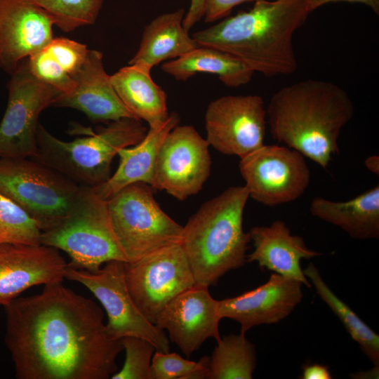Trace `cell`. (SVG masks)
Listing matches in <instances>:
<instances>
[{"label": "cell", "instance_id": "6da1fadb", "mask_svg": "<svg viewBox=\"0 0 379 379\" xmlns=\"http://www.w3.org/2000/svg\"><path fill=\"white\" fill-rule=\"evenodd\" d=\"M5 344L18 379H107L117 371L121 340L101 308L62 281L4 306Z\"/></svg>", "mask_w": 379, "mask_h": 379}, {"label": "cell", "instance_id": "7a4b0ae2", "mask_svg": "<svg viewBox=\"0 0 379 379\" xmlns=\"http://www.w3.org/2000/svg\"><path fill=\"white\" fill-rule=\"evenodd\" d=\"M247 11L192 34L199 46L222 51L267 77L298 67L293 39L308 15L304 0H257Z\"/></svg>", "mask_w": 379, "mask_h": 379}, {"label": "cell", "instance_id": "3957f363", "mask_svg": "<svg viewBox=\"0 0 379 379\" xmlns=\"http://www.w3.org/2000/svg\"><path fill=\"white\" fill-rule=\"evenodd\" d=\"M354 113L353 102L344 88L311 79L280 88L267 106L273 139L324 168L339 152L340 133Z\"/></svg>", "mask_w": 379, "mask_h": 379}, {"label": "cell", "instance_id": "277c9868", "mask_svg": "<svg viewBox=\"0 0 379 379\" xmlns=\"http://www.w3.org/2000/svg\"><path fill=\"white\" fill-rule=\"evenodd\" d=\"M248 198L244 185L230 187L204 203L183 227L180 244L197 285L215 286L246 262L251 239L243 215Z\"/></svg>", "mask_w": 379, "mask_h": 379}, {"label": "cell", "instance_id": "5b68a950", "mask_svg": "<svg viewBox=\"0 0 379 379\" xmlns=\"http://www.w3.org/2000/svg\"><path fill=\"white\" fill-rule=\"evenodd\" d=\"M147 131L140 120L124 118L110 121L96 133H88L86 137L67 142L39 124L36 152L30 159L79 185L95 187L111 176V164L119 151L138 144Z\"/></svg>", "mask_w": 379, "mask_h": 379}, {"label": "cell", "instance_id": "8992f818", "mask_svg": "<svg viewBox=\"0 0 379 379\" xmlns=\"http://www.w3.org/2000/svg\"><path fill=\"white\" fill-rule=\"evenodd\" d=\"M41 244L65 252L69 267L91 272L108 261L126 262L111 225L107 201L90 187L80 185L68 215L41 232Z\"/></svg>", "mask_w": 379, "mask_h": 379}, {"label": "cell", "instance_id": "52a82bcc", "mask_svg": "<svg viewBox=\"0 0 379 379\" xmlns=\"http://www.w3.org/2000/svg\"><path fill=\"white\" fill-rule=\"evenodd\" d=\"M154 190L135 182L107 200L111 225L126 262L181 242L183 226L161 209Z\"/></svg>", "mask_w": 379, "mask_h": 379}, {"label": "cell", "instance_id": "ba28073f", "mask_svg": "<svg viewBox=\"0 0 379 379\" xmlns=\"http://www.w3.org/2000/svg\"><path fill=\"white\" fill-rule=\"evenodd\" d=\"M80 185L27 158H0V193L18 205L41 232L69 214Z\"/></svg>", "mask_w": 379, "mask_h": 379}, {"label": "cell", "instance_id": "9c48e42d", "mask_svg": "<svg viewBox=\"0 0 379 379\" xmlns=\"http://www.w3.org/2000/svg\"><path fill=\"white\" fill-rule=\"evenodd\" d=\"M124 264L119 260L108 261L95 272L68 265L65 278L84 285L99 300L106 312L105 326L112 338L139 337L153 344L156 351L169 352V340L164 331L150 322L135 305L127 287Z\"/></svg>", "mask_w": 379, "mask_h": 379}, {"label": "cell", "instance_id": "30bf717a", "mask_svg": "<svg viewBox=\"0 0 379 379\" xmlns=\"http://www.w3.org/2000/svg\"><path fill=\"white\" fill-rule=\"evenodd\" d=\"M124 265L127 287L135 305L154 324L171 300L196 285L180 244L165 246Z\"/></svg>", "mask_w": 379, "mask_h": 379}, {"label": "cell", "instance_id": "8fae6325", "mask_svg": "<svg viewBox=\"0 0 379 379\" xmlns=\"http://www.w3.org/2000/svg\"><path fill=\"white\" fill-rule=\"evenodd\" d=\"M8 102L0 123V158H32L36 152L41 112L60 93L30 72L27 59L11 74Z\"/></svg>", "mask_w": 379, "mask_h": 379}, {"label": "cell", "instance_id": "7c38bea8", "mask_svg": "<svg viewBox=\"0 0 379 379\" xmlns=\"http://www.w3.org/2000/svg\"><path fill=\"white\" fill-rule=\"evenodd\" d=\"M239 168L249 197L267 206L295 201L310 182L305 157L285 145H263L241 158Z\"/></svg>", "mask_w": 379, "mask_h": 379}, {"label": "cell", "instance_id": "4fadbf2b", "mask_svg": "<svg viewBox=\"0 0 379 379\" xmlns=\"http://www.w3.org/2000/svg\"><path fill=\"white\" fill-rule=\"evenodd\" d=\"M206 140L219 152L244 157L264 144L267 107L258 95H224L206 110Z\"/></svg>", "mask_w": 379, "mask_h": 379}, {"label": "cell", "instance_id": "5bb4252c", "mask_svg": "<svg viewBox=\"0 0 379 379\" xmlns=\"http://www.w3.org/2000/svg\"><path fill=\"white\" fill-rule=\"evenodd\" d=\"M211 166L209 144L190 125H177L159 149L152 187L180 201L197 194L207 180Z\"/></svg>", "mask_w": 379, "mask_h": 379}, {"label": "cell", "instance_id": "9a60e30c", "mask_svg": "<svg viewBox=\"0 0 379 379\" xmlns=\"http://www.w3.org/2000/svg\"><path fill=\"white\" fill-rule=\"evenodd\" d=\"M218 300L208 287L195 285L171 300L159 314L155 325L167 331L170 340L187 357L208 338H220Z\"/></svg>", "mask_w": 379, "mask_h": 379}, {"label": "cell", "instance_id": "2e32d148", "mask_svg": "<svg viewBox=\"0 0 379 379\" xmlns=\"http://www.w3.org/2000/svg\"><path fill=\"white\" fill-rule=\"evenodd\" d=\"M54 22L33 0H0V69L11 74L53 39Z\"/></svg>", "mask_w": 379, "mask_h": 379}, {"label": "cell", "instance_id": "e0dca14e", "mask_svg": "<svg viewBox=\"0 0 379 379\" xmlns=\"http://www.w3.org/2000/svg\"><path fill=\"white\" fill-rule=\"evenodd\" d=\"M302 285L272 274L265 284L253 290L218 300V314L221 319L238 322L240 332L246 334L254 326L275 324L286 318L302 300Z\"/></svg>", "mask_w": 379, "mask_h": 379}, {"label": "cell", "instance_id": "ac0fdd59", "mask_svg": "<svg viewBox=\"0 0 379 379\" xmlns=\"http://www.w3.org/2000/svg\"><path fill=\"white\" fill-rule=\"evenodd\" d=\"M68 263L58 250L43 244H0V305L31 287L62 281Z\"/></svg>", "mask_w": 379, "mask_h": 379}, {"label": "cell", "instance_id": "d6986e66", "mask_svg": "<svg viewBox=\"0 0 379 379\" xmlns=\"http://www.w3.org/2000/svg\"><path fill=\"white\" fill-rule=\"evenodd\" d=\"M70 93L60 95L54 106L70 107L84 113L91 121L110 122L135 118L117 94L102 62V53L89 50L86 62L74 77Z\"/></svg>", "mask_w": 379, "mask_h": 379}, {"label": "cell", "instance_id": "ffe728a7", "mask_svg": "<svg viewBox=\"0 0 379 379\" xmlns=\"http://www.w3.org/2000/svg\"><path fill=\"white\" fill-rule=\"evenodd\" d=\"M248 234L253 251L247 255L246 262H255L261 270L272 271L312 287L300 262L321 253L308 248L302 237L292 234L285 222L279 220L268 226L253 227Z\"/></svg>", "mask_w": 379, "mask_h": 379}, {"label": "cell", "instance_id": "44dd1931", "mask_svg": "<svg viewBox=\"0 0 379 379\" xmlns=\"http://www.w3.org/2000/svg\"><path fill=\"white\" fill-rule=\"evenodd\" d=\"M179 114L171 112L159 126L149 128L138 144L120 149L119 166L104 183L93 187L102 199L107 200L124 187L135 182L152 186L154 171L159 149L167 134L179 124Z\"/></svg>", "mask_w": 379, "mask_h": 379}, {"label": "cell", "instance_id": "7402d4cb", "mask_svg": "<svg viewBox=\"0 0 379 379\" xmlns=\"http://www.w3.org/2000/svg\"><path fill=\"white\" fill-rule=\"evenodd\" d=\"M183 8L161 14L147 25L138 51L128 64L149 69L176 59L199 46L183 25Z\"/></svg>", "mask_w": 379, "mask_h": 379}, {"label": "cell", "instance_id": "603a6c76", "mask_svg": "<svg viewBox=\"0 0 379 379\" xmlns=\"http://www.w3.org/2000/svg\"><path fill=\"white\" fill-rule=\"evenodd\" d=\"M151 69L128 64L112 75L111 82L119 98L134 115L149 128L163 123L168 117L167 95L154 82Z\"/></svg>", "mask_w": 379, "mask_h": 379}, {"label": "cell", "instance_id": "cb8c5ba5", "mask_svg": "<svg viewBox=\"0 0 379 379\" xmlns=\"http://www.w3.org/2000/svg\"><path fill=\"white\" fill-rule=\"evenodd\" d=\"M310 211L313 216L339 227L352 238L379 237V185L345 201L316 197L310 204Z\"/></svg>", "mask_w": 379, "mask_h": 379}, {"label": "cell", "instance_id": "d4e9b609", "mask_svg": "<svg viewBox=\"0 0 379 379\" xmlns=\"http://www.w3.org/2000/svg\"><path fill=\"white\" fill-rule=\"evenodd\" d=\"M161 69L175 80L182 81L199 73L212 74L230 88H238L248 84L255 73L232 55L203 46L164 62Z\"/></svg>", "mask_w": 379, "mask_h": 379}, {"label": "cell", "instance_id": "484cf974", "mask_svg": "<svg viewBox=\"0 0 379 379\" xmlns=\"http://www.w3.org/2000/svg\"><path fill=\"white\" fill-rule=\"evenodd\" d=\"M304 274L316 290L319 298L339 318L351 338L368 357L375 367L379 366V336L328 286L318 269L310 263Z\"/></svg>", "mask_w": 379, "mask_h": 379}, {"label": "cell", "instance_id": "4316f807", "mask_svg": "<svg viewBox=\"0 0 379 379\" xmlns=\"http://www.w3.org/2000/svg\"><path fill=\"white\" fill-rule=\"evenodd\" d=\"M256 366V351L246 334H230L217 341L210 357L208 379H251Z\"/></svg>", "mask_w": 379, "mask_h": 379}, {"label": "cell", "instance_id": "83f0119b", "mask_svg": "<svg viewBox=\"0 0 379 379\" xmlns=\"http://www.w3.org/2000/svg\"><path fill=\"white\" fill-rule=\"evenodd\" d=\"M41 230L18 205L0 193V244H41Z\"/></svg>", "mask_w": 379, "mask_h": 379}, {"label": "cell", "instance_id": "f1b7e54d", "mask_svg": "<svg viewBox=\"0 0 379 379\" xmlns=\"http://www.w3.org/2000/svg\"><path fill=\"white\" fill-rule=\"evenodd\" d=\"M51 17L54 25L65 32L92 25L104 0H33Z\"/></svg>", "mask_w": 379, "mask_h": 379}, {"label": "cell", "instance_id": "f546056e", "mask_svg": "<svg viewBox=\"0 0 379 379\" xmlns=\"http://www.w3.org/2000/svg\"><path fill=\"white\" fill-rule=\"evenodd\" d=\"M125 361L121 370L112 379H151L152 358L156 348L149 341L139 337L127 336L121 339Z\"/></svg>", "mask_w": 379, "mask_h": 379}, {"label": "cell", "instance_id": "4dcf8cb0", "mask_svg": "<svg viewBox=\"0 0 379 379\" xmlns=\"http://www.w3.org/2000/svg\"><path fill=\"white\" fill-rule=\"evenodd\" d=\"M44 48L27 58L30 72L39 80L55 89L60 95L68 94L73 89L74 79Z\"/></svg>", "mask_w": 379, "mask_h": 379}, {"label": "cell", "instance_id": "1f68e13d", "mask_svg": "<svg viewBox=\"0 0 379 379\" xmlns=\"http://www.w3.org/2000/svg\"><path fill=\"white\" fill-rule=\"evenodd\" d=\"M44 48L73 79L86 62L89 51L86 45L64 37H53Z\"/></svg>", "mask_w": 379, "mask_h": 379}, {"label": "cell", "instance_id": "d6a6232c", "mask_svg": "<svg viewBox=\"0 0 379 379\" xmlns=\"http://www.w3.org/2000/svg\"><path fill=\"white\" fill-rule=\"evenodd\" d=\"M197 364V361L184 359L175 352L155 351L152 358L150 378L185 379Z\"/></svg>", "mask_w": 379, "mask_h": 379}, {"label": "cell", "instance_id": "836d02e7", "mask_svg": "<svg viewBox=\"0 0 379 379\" xmlns=\"http://www.w3.org/2000/svg\"><path fill=\"white\" fill-rule=\"evenodd\" d=\"M257 0H205L204 18L206 22H213L226 18L234 7Z\"/></svg>", "mask_w": 379, "mask_h": 379}, {"label": "cell", "instance_id": "e575fe53", "mask_svg": "<svg viewBox=\"0 0 379 379\" xmlns=\"http://www.w3.org/2000/svg\"><path fill=\"white\" fill-rule=\"evenodd\" d=\"M304 2L309 13L329 3L350 2L364 4L370 8L375 14H379V0H304Z\"/></svg>", "mask_w": 379, "mask_h": 379}, {"label": "cell", "instance_id": "d590c367", "mask_svg": "<svg viewBox=\"0 0 379 379\" xmlns=\"http://www.w3.org/2000/svg\"><path fill=\"white\" fill-rule=\"evenodd\" d=\"M205 0H190L189 9L185 13L182 25L187 31L204 17Z\"/></svg>", "mask_w": 379, "mask_h": 379}, {"label": "cell", "instance_id": "8d00e7d4", "mask_svg": "<svg viewBox=\"0 0 379 379\" xmlns=\"http://www.w3.org/2000/svg\"><path fill=\"white\" fill-rule=\"evenodd\" d=\"M302 379H331L332 375L327 366L313 364L302 366Z\"/></svg>", "mask_w": 379, "mask_h": 379}, {"label": "cell", "instance_id": "74e56055", "mask_svg": "<svg viewBox=\"0 0 379 379\" xmlns=\"http://www.w3.org/2000/svg\"><path fill=\"white\" fill-rule=\"evenodd\" d=\"M210 357L204 356L196 367L186 376L185 379H208Z\"/></svg>", "mask_w": 379, "mask_h": 379}, {"label": "cell", "instance_id": "f35d334b", "mask_svg": "<svg viewBox=\"0 0 379 379\" xmlns=\"http://www.w3.org/2000/svg\"><path fill=\"white\" fill-rule=\"evenodd\" d=\"M366 168L374 173L378 174L379 172V160L378 156L369 157L365 161Z\"/></svg>", "mask_w": 379, "mask_h": 379}]
</instances>
